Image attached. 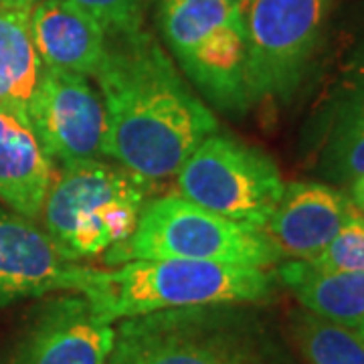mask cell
<instances>
[{"label": "cell", "mask_w": 364, "mask_h": 364, "mask_svg": "<svg viewBox=\"0 0 364 364\" xmlns=\"http://www.w3.org/2000/svg\"><path fill=\"white\" fill-rule=\"evenodd\" d=\"M93 79L105 109L104 156L156 182L176 174L217 117L191 90L154 35H109Z\"/></svg>", "instance_id": "1"}, {"label": "cell", "mask_w": 364, "mask_h": 364, "mask_svg": "<svg viewBox=\"0 0 364 364\" xmlns=\"http://www.w3.org/2000/svg\"><path fill=\"white\" fill-rule=\"evenodd\" d=\"M277 275L269 269L198 259H136L116 269L87 272L81 296L105 322L116 324L146 314L221 306L261 304L272 298Z\"/></svg>", "instance_id": "2"}, {"label": "cell", "mask_w": 364, "mask_h": 364, "mask_svg": "<svg viewBox=\"0 0 364 364\" xmlns=\"http://www.w3.org/2000/svg\"><path fill=\"white\" fill-rule=\"evenodd\" d=\"M150 184L100 158L65 164L55 172L41 210L43 229L71 261L100 257L134 233Z\"/></svg>", "instance_id": "3"}, {"label": "cell", "mask_w": 364, "mask_h": 364, "mask_svg": "<svg viewBox=\"0 0 364 364\" xmlns=\"http://www.w3.org/2000/svg\"><path fill=\"white\" fill-rule=\"evenodd\" d=\"M107 364H275L263 332L237 304L119 320Z\"/></svg>", "instance_id": "4"}, {"label": "cell", "mask_w": 364, "mask_h": 364, "mask_svg": "<svg viewBox=\"0 0 364 364\" xmlns=\"http://www.w3.org/2000/svg\"><path fill=\"white\" fill-rule=\"evenodd\" d=\"M162 39L198 93L227 114L251 105L243 0H158Z\"/></svg>", "instance_id": "5"}, {"label": "cell", "mask_w": 364, "mask_h": 364, "mask_svg": "<svg viewBox=\"0 0 364 364\" xmlns=\"http://www.w3.org/2000/svg\"><path fill=\"white\" fill-rule=\"evenodd\" d=\"M198 259L269 269L284 257L265 231L225 219L182 195L150 198L134 233L105 251L107 265L136 259Z\"/></svg>", "instance_id": "6"}, {"label": "cell", "mask_w": 364, "mask_h": 364, "mask_svg": "<svg viewBox=\"0 0 364 364\" xmlns=\"http://www.w3.org/2000/svg\"><path fill=\"white\" fill-rule=\"evenodd\" d=\"M178 195L225 219L265 231L286 182L272 158L227 134H210L176 172Z\"/></svg>", "instance_id": "7"}, {"label": "cell", "mask_w": 364, "mask_h": 364, "mask_svg": "<svg viewBox=\"0 0 364 364\" xmlns=\"http://www.w3.org/2000/svg\"><path fill=\"white\" fill-rule=\"evenodd\" d=\"M334 0H243L251 104L287 100L322 43Z\"/></svg>", "instance_id": "8"}, {"label": "cell", "mask_w": 364, "mask_h": 364, "mask_svg": "<svg viewBox=\"0 0 364 364\" xmlns=\"http://www.w3.org/2000/svg\"><path fill=\"white\" fill-rule=\"evenodd\" d=\"M28 122L53 164L104 156V102L85 75L43 67Z\"/></svg>", "instance_id": "9"}, {"label": "cell", "mask_w": 364, "mask_h": 364, "mask_svg": "<svg viewBox=\"0 0 364 364\" xmlns=\"http://www.w3.org/2000/svg\"><path fill=\"white\" fill-rule=\"evenodd\" d=\"M90 267L65 257L35 219L0 208V306L49 294H81Z\"/></svg>", "instance_id": "10"}, {"label": "cell", "mask_w": 364, "mask_h": 364, "mask_svg": "<svg viewBox=\"0 0 364 364\" xmlns=\"http://www.w3.org/2000/svg\"><path fill=\"white\" fill-rule=\"evenodd\" d=\"M116 324L105 322L81 294L49 299L16 342L6 364H107Z\"/></svg>", "instance_id": "11"}, {"label": "cell", "mask_w": 364, "mask_h": 364, "mask_svg": "<svg viewBox=\"0 0 364 364\" xmlns=\"http://www.w3.org/2000/svg\"><path fill=\"white\" fill-rule=\"evenodd\" d=\"M358 208L350 196L322 182H289L265 225L284 259H316Z\"/></svg>", "instance_id": "12"}, {"label": "cell", "mask_w": 364, "mask_h": 364, "mask_svg": "<svg viewBox=\"0 0 364 364\" xmlns=\"http://www.w3.org/2000/svg\"><path fill=\"white\" fill-rule=\"evenodd\" d=\"M31 35L43 67L93 79L107 35L69 0H41L31 11Z\"/></svg>", "instance_id": "13"}, {"label": "cell", "mask_w": 364, "mask_h": 364, "mask_svg": "<svg viewBox=\"0 0 364 364\" xmlns=\"http://www.w3.org/2000/svg\"><path fill=\"white\" fill-rule=\"evenodd\" d=\"M53 176L51 158L45 154L28 117L0 107V203L37 219Z\"/></svg>", "instance_id": "14"}, {"label": "cell", "mask_w": 364, "mask_h": 364, "mask_svg": "<svg viewBox=\"0 0 364 364\" xmlns=\"http://www.w3.org/2000/svg\"><path fill=\"white\" fill-rule=\"evenodd\" d=\"M277 279L296 296L306 312L358 330L364 322V273L342 272L314 261L284 259Z\"/></svg>", "instance_id": "15"}, {"label": "cell", "mask_w": 364, "mask_h": 364, "mask_svg": "<svg viewBox=\"0 0 364 364\" xmlns=\"http://www.w3.org/2000/svg\"><path fill=\"white\" fill-rule=\"evenodd\" d=\"M322 174L350 184L364 174V65L332 104L320 152Z\"/></svg>", "instance_id": "16"}, {"label": "cell", "mask_w": 364, "mask_h": 364, "mask_svg": "<svg viewBox=\"0 0 364 364\" xmlns=\"http://www.w3.org/2000/svg\"><path fill=\"white\" fill-rule=\"evenodd\" d=\"M43 75L31 35V11H0V107L28 117Z\"/></svg>", "instance_id": "17"}, {"label": "cell", "mask_w": 364, "mask_h": 364, "mask_svg": "<svg viewBox=\"0 0 364 364\" xmlns=\"http://www.w3.org/2000/svg\"><path fill=\"white\" fill-rule=\"evenodd\" d=\"M294 332L308 364H364V340L358 330L304 310L296 316Z\"/></svg>", "instance_id": "18"}, {"label": "cell", "mask_w": 364, "mask_h": 364, "mask_svg": "<svg viewBox=\"0 0 364 364\" xmlns=\"http://www.w3.org/2000/svg\"><path fill=\"white\" fill-rule=\"evenodd\" d=\"M318 265L342 269V272L364 273V215L356 210L334 241L312 259Z\"/></svg>", "instance_id": "19"}, {"label": "cell", "mask_w": 364, "mask_h": 364, "mask_svg": "<svg viewBox=\"0 0 364 364\" xmlns=\"http://www.w3.org/2000/svg\"><path fill=\"white\" fill-rule=\"evenodd\" d=\"M87 13L105 35H124L142 28V0H69Z\"/></svg>", "instance_id": "20"}, {"label": "cell", "mask_w": 364, "mask_h": 364, "mask_svg": "<svg viewBox=\"0 0 364 364\" xmlns=\"http://www.w3.org/2000/svg\"><path fill=\"white\" fill-rule=\"evenodd\" d=\"M348 186H350V195H348L350 200L354 203V207L358 208L364 215V174L358 176L356 181H352Z\"/></svg>", "instance_id": "21"}, {"label": "cell", "mask_w": 364, "mask_h": 364, "mask_svg": "<svg viewBox=\"0 0 364 364\" xmlns=\"http://www.w3.org/2000/svg\"><path fill=\"white\" fill-rule=\"evenodd\" d=\"M41 0H0V11H33Z\"/></svg>", "instance_id": "22"}, {"label": "cell", "mask_w": 364, "mask_h": 364, "mask_svg": "<svg viewBox=\"0 0 364 364\" xmlns=\"http://www.w3.org/2000/svg\"><path fill=\"white\" fill-rule=\"evenodd\" d=\"M358 334H360V336H363V340H364V322L360 324V328H358Z\"/></svg>", "instance_id": "23"}]
</instances>
